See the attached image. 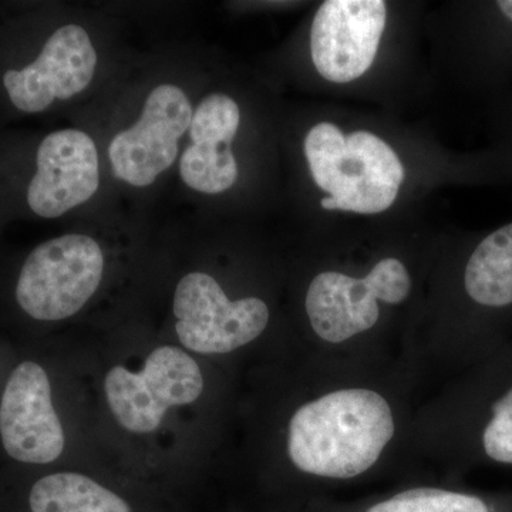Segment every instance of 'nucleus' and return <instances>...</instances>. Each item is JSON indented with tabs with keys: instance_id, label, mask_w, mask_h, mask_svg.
Returning a JSON list of instances; mask_svg holds the SVG:
<instances>
[{
	"instance_id": "nucleus-1",
	"label": "nucleus",
	"mask_w": 512,
	"mask_h": 512,
	"mask_svg": "<svg viewBox=\"0 0 512 512\" xmlns=\"http://www.w3.org/2000/svg\"><path fill=\"white\" fill-rule=\"evenodd\" d=\"M318 389L286 426L293 470L319 491L375 477L404 440L413 421L399 383L379 363H318Z\"/></svg>"
},
{
	"instance_id": "nucleus-2",
	"label": "nucleus",
	"mask_w": 512,
	"mask_h": 512,
	"mask_svg": "<svg viewBox=\"0 0 512 512\" xmlns=\"http://www.w3.org/2000/svg\"><path fill=\"white\" fill-rule=\"evenodd\" d=\"M412 288L409 269L394 256L380 259L359 278L339 271L316 275L306 291L305 311L318 340V363H365L357 342L379 326L380 305H400Z\"/></svg>"
},
{
	"instance_id": "nucleus-3",
	"label": "nucleus",
	"mask_w": 512,
	"mask_h": 512,
	"mask_svg": "<svg viewBox=\"0 0 512 512\" xmlns=\"http://www.w3.org/2000/svg\"><path fill=\"white\" fill-rule=\"evenodd\" d=\"M305 156L316 185L328 192V211L379 214L392 207L404 180L402 161L389 144L369 131L345 136L323 121L305 138Z\"/></svg>"
},
{
	"instance_id": "nucleus-4",
	"label": "nucleus",
	"mask_w": 512,
	"mask_h": 512,
	"mask_svg": "<svg viewBox=\"0 0 512 512\" xmlns=\"http://www.w3.org/2000/svg\"><path fill=\"white\" fill-rule=\"evenodd\" d=\"M103 274L104 254L96 239L84 234L49 239L23 262L16 303L35 322H60L93 298Z\"/></svg>"
},
{
	"instance_id": "nucleus-5",
	"label": "nucleus",
	"mask_w": 512,
	"mask_h": 512,
	"mask_svg": "<svg viewBox=\"0 0 512 512\" xmlns=\"http://www.w3.org/2000/svg\"><path fill=\"white\" fill-rule=\"evenodd\" d=\"M173 311L178 339L201 355H225L261 338L271 320L269 306L248 296L231 301L217 279L191 272L180 279Z\"/></svg>"
},
{
	"instance_id": "nucleus-6",
	"label": "nucleus",
	"mask_w": 512,
	"mask_h": 512,
	"mask_svg": "<svg viewBox=\"0 0 512 512\" xmlns=\"http://www.w3.org/2000/svg\"><path fill=\"white\" fill-rule=\"evenodd\" d=\"M64 446L49 372L39 360L22 359L0 389V447L15 463L42 467L59 460Z\"/></svg>"
},
{
	"instance_id": "nucleus-7",
	"label": "nucleus",
	"mask_w": 512,
	"mask_h": 512,
	"mask_svg": "<svg viewBox=\"0 0 512 512\" xmlns=\"http://www.w3.org/2000/svg\"><path fill=\"white\" fill-rule=\"evenodd\" d=\"M192 113L191 101L180 86L154 87L138 119L111 138L107 157L114 177L134 188L156 183L177 161Z\"/></svg>"
},
{
	"instance_id": "nucleus-8",
	"label": "nucleus",
	"mask_w": 512,
	"mask_h": 512,
	"mask_svg": "<svg viewBox=\"0 0 512 512\" xmlns=\"http://www.w3.org/2000/svg\"><path fill=\"white\" fill-rule=\"evenodd\" d=\"M99 55L89 32L80 25L60 26L39 56L20 70H8L3 86L23 113H42L57 100H70L92 84Z\"/></svg>"
},
{
	"instance_id": "nucleus-9",
	"label": "nucleus",
	"mask_w": 512,
	"mask_h": 512,
	"mask_svg": "<svg viewBox=\"0 0 512 512\" xmlns=\"http://www.w3.org/2000/svg\"><path fill=\"white\" fill-rule=\"evenodd\" d=\"M383 0H328L316 12L311 32L313 64L332 83L359 79L375 62L386 28Z\"/></svg>"
},
{
	"instance_id": "nucleus-10",
	"label": "nucleus",
	"mask_w": 512,
	"mask_h": 512,
	"mask_svg": "<svg viewBox=\"0 0 512 512\" xmlns=\"http://www.w3.org/2000/svg\"><path fill=\"white\" fill-rule=\"evenodd\" d=\"M99 187V150L86 131L63 128L43 138L28 187L30 210L55 220L92 200Z\"/></svg>"
},
{
	"instance_id": "nucleus-11",
	"label": "nucleus",
	"mask_w": 512,
	"mask_h": 512,
	"mask_svg": "<svg viewBox=\"0 0 512 512\" xmlns=\"http://www.w3.org/2000/svg\"><path fill=\"white\" fill-rule=\"evenodd\" d=\"M241 111L227 94H208L192 113L190 144L178 161L181 180L190 190L217 195L228 191L238 178L232 141L238 134Z\"/></svg>"
},
{
	"instance_id": "nucleus-12",
	"label": "nucleus",
	"mask_w": 512,
	"mask_h": 512,
	"mask_svg": "<svg viewBox=\"0 0 512 512\" xmlns=\"http://www.w3.org/2000/svg\"><path fill=\"white\" fill-rule=\"evenodd\" d=\"M305 512H512V498H495L444 485L419 484L356 501H312Z\"/></svg>"
},
{
	"instance_id": "nucleus-13",
	"label": "nucleus",
	"mask_w": 512,
	"mask_h": 512,
	"mask_svg": "<svg viewBox=\"0 0 512 512\" xmlns=\"http://www.w3.org/2000/svg\"><path fill=\"white\" fill-rule=\"evenodd\" d=\"M463 289L477 308H512V222L481 239L468 255Z\"/></svg>"
},
{
	"instance_id": "nucleus-14",
	"label": "nucleus",
	"mask_w": 512,
	"mask_h": 512,
	"mask_svg": "<svg viewBox=\"0 0 512 512\" xmlns=\"http://www.w3.org/2000/svg\"><path fill=\"white\" fill-rule=\"evenodd\" d=\"M26 512H131L120 495L77 473H53L29 484Z\"/></svg>"
},
{
	"instance_id": "nucleus-15",
	"label": "nucleus",
	"mask_w": 512,
	"mask_h": 512,
	"mask_svg": "<svg viewBox=\"0 0 512 512\" xmlns=\"http://www.w3.org/2000/svg\"><path fill=\"white\" fill-rule=\"evenodd\" d=\"M138 377L148 399L164 416L170 407L194 403L204 390L200 366L175 346H161L151 352Z\"/></svg>"
},
{
	"instance_id": "nucleus-16",
	"label": "nucleus",
	"mask_w": 512,
	"mask_h": 512,
	"mask_svg": "<svg viewBox=\"0 0 512 512\" xmlns=\"http://www.w3.org/2000/svg\"><path fill=\"white\" fill-rule=\"evenodd\" d=\"M480 447L488 460L512 466V384L491 404L481 429Z\"/></svg>"
}]
</instances>
